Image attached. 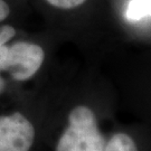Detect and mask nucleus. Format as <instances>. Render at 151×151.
<instances>
[{
    "instance_id": "obj_1",
    "label": "nucleus",
    "mask_w": 151,
    "mask_h": 151,
    "mask_svg": "<svg viewBox=\"0 0 151 151\" xmlns=\"http://www.w3.org/2000/svg\"><path fill=\"white\" fill-rule=\"evenodd\" d=\"M104 139L95 114L85 105L72 110L68 127L58 140L56 151H103Z\"/></svg>"
},
{
    "instance_id": "obj_2",
    "label": "nucleus",
    "mask_w": 151,
    "mask_h": 151,
    "mask_svg": "<svg viewBox=\"0 0 151 151\" xmlns=\"http://www.w3.org/2000/svg\"><path fill=\"white\" fill-rule=\"evenodd\" d=\"M45 58L40 46L17 42L12 46L0 47V72H9L16 81H26L37 73Z\"/></svg>"
},
{
    "instance_id": "obj_3",
    "label": "nucleus",
    "mask_w": 151,
    "mask_h": 151,
    "mask_svg": "<svg viewBox=\"0 0 151 151\" xmlns=\"http://www.w3.org/2000/svg\"><path fill=\"white\" fill-rule=\"evenodd\" d=\"M34 138L32 122L22 113L0 115V151H29Z\"/></svg>"
},
{
    "instance_id": "obj_4",
    "label": "nucleus",
    "mask_w": 151,
    "mask_h": 151,
    "mask_svg": "<svg viewBox=\"0 0 151 151\" xmlns=\"http://www.w3.org/2000/svg\"><path fill=\"white\" fill-rule=\"evenodd\" d=\"M150 16V0H130L127 18L131 22H139Z\"/></svg>"
},
{
    "instance_id": "obj_5",
    "label": "nucleus",
    "mask_w": 151,
    "mask_h": 151,
    "mask_svg": "<svg viewBox=\"0 0 151 151\" xmlns=\"http://www.w3.org/2000/svg\"><path fill=\"white\" fill-rule=\"evenodd\" d=\"M103 151H138L135 142L125 133L114 134Z\"/></svg>"
},
{
    "instance_id": "obj_6",
    "label": "nucleus",
    "mask_w": 151,
    "mask_h": 151,
    "mask_svg": "<svg viewBox=\"0 0 151 151\" xmlns=\"http://www.w3.org/2000/svg\"><path fill=\"white\" fill-rule=\"evenodd\" d=\"M46 1L55 8L70 10V9H74V8L82 6L87 0H46Z\"/></svg>"
},
{
    "instance_id": "obj_7",
    "label": "nucleus",
    "mask_w": 151,
    "mask_h": 151,
    "mask_svg": "<svg viewBox=\"0 0 151 151\" xmlns=\"http://www.w3.org/2000/svg\"><path fill=\"white\" fill-rule=\"evenodd\" d=\"M15 34H16L15 28L9 25H5V26L0 27V47L4 46L7 42H9L11 38L15 36Z\"/></svg>"
},
{
    "instance_id": "obj_8",
    "label": "nucleus",
    "mask_w": 151,
    "mask_h": 151,
    "mask_svg": "<svg viewBox=\"0 0 151 151\" xmlns=\"http://www.w3.org/2000/svg\"><path fill=\"white\" fill-rule=\"evenodd\" d=\"M10 14V8L5 0H0V22H4Z\"/></svg>"
},
{
    "instance_id": "obj_9",
    "label": "nucleus",
    "mask_w": 151,
    "mask_h": 151,
    "mask_svg": "<svg viewBox=\"0 0 151 151\" xmlns=\"http://www.w3.org/2000/svg\"><path fill=\"white\" fill-rule=\"evenodd\" d=\"M4 90H5V81H4V78L0 75V94L4 92Z\"/></svg>"
}]
</instances>
